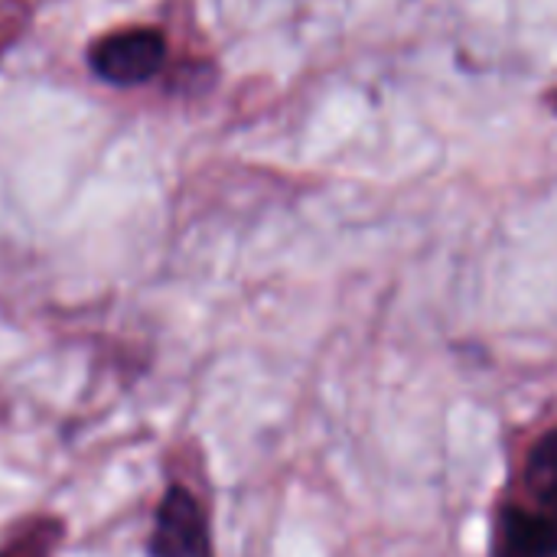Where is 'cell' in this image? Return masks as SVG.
I'll list each match as a JSON object with an SVG mask.
<instances>
[{
	"label": "cell",
	"instance_id": "6da1fadb",
	"mask_svg": "<svg viewBox=\"0 0 557 557\" xmlns=\"http://www.w3.org/2000/svg\"><path fill=\"white\" fill-rule=\"evenodd\" d=\"M496 557H557V428L532 447L522 496L503 506Z\"/></svg>",
	"mask_w": 557,
	"mask_h": 557
},
{
	"label": "cell",
	"instance_id": "7a4b0ae2",
	"mask_svg": "<svg viewBox=\"0 0 557 557\" xmlns=\"http://www.w3.org/2000/svg\"><path fill=\"white\" fill-rule=\"evenodd\" d=\"M166 65V39L153 26H127L104 33L88 46V69L117 88L144 85Z\"/></svg>",
	"mask_w": 557,
	"mask_h": 557
},
{
	"label": "cell",
	"instance_id": "3957f363",
	"mask_svg": "<svg viewBox=\"0 0 557 557\" xmlns=\"http://www.w3.org/2000/svg\"><path fill=\"white\" fill-rule=\"evenodd\" d=\"M150 557H212L209 525L196 496L183 486H173L153 516Z\"/></svg>",
	"mask_w": 557,
	"mask_h": 557
},
{
	"label": "cell",
	"instance_id": "277c9868",
	"mask_svg": "<svg viewBox=\"0 0 557 557\" xmlns=\"http://www.w3.org/2000/svg\"><path fill=\"white\" fill-rule=\"evenodd\" d=\"M3 557H29V555H3Z\"/></svg>",
	"mask_w": 557,
	"mask_h": 557
},
{
	"label": "cell",
	"instance_id": "5b68a950",
	"mask_svg": "<svg viewBox=\"0 0 557 557\" xmlns=\"http://www.w3.org/2000/svg\"><path fill=\"white\" fill-rule=\"evenodd\" d=\"M555 108H557V95H555Z\"/></svg>",
	"mask_w": 557,
	"mask_h": 557
}]
</instances>
